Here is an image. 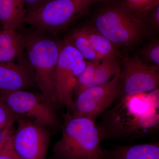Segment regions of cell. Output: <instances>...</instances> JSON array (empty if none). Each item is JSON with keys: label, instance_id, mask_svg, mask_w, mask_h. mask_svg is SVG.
Returning <instances> with one entry per match:
<instances>
[{"label": "cell", "instance_id": "6da1fadb", "mask_svg": "<svg viewBox=\"0 0 159 159\" xmlns=\"http://www.w3.org/2000/svg\"><path fill=\"white\" fill-rule=\"evenodd\" d=\"M96 124L102 140L133 141L150 136L159 127V89L118 97Z\"/></svg>", "mask_w": 159, "mask_h": 159}, {"label": "cell", "instance_id": "7a4b0ae2", "mask_svg": "<svg viewBox=\"0 0 159 159\" xmlns=\"http://www.w3.org/2000/svg\"><path fill=\"white\" fill-rule=\"evenodd\" d=\"M102 139L96 123L85 117L68 113L60 139L53 146L54 159H104Z\"/></svg>", "mask_w": 159, "mask_h": 159}, {"label": "cell", "instance_id": "3957f363", "mask_svg": "<svg viewBox=\"0 0 159 159\" xmlns=\"http://www.w3.org/2000/svg\"><path fill=\"white\" fill-rule=\"evenodd\" d=\"M93 26L116 47L132 48L148 32L145 18L131 11L125 3L101 11Z\"/></svg>", "mask_w": 159, "mask_h": 159}, {"label": "cell", "instance_id": "277c9868", "mask_svg": "<svg viewBox=\"0 0 159 159\" xmlns=\"http://www.w3.org/2000/svg\"><path fill=\"white\" fill-rule=\"evenodd\" d=\"M25 48L42 94L51 104L56 102L55 77L61 44L40 34L25 37Z\"/></svg>", "mask_w": 159, "mask_h": 159}, {"label": "cell", "instance_id": "5b68a950", "mask_svg": "<svg viewBox=\"0 0 159 159\" xmlns=\"http://www.w3.org/2000/svg\"><path fill=\"white\" fill-rule=\"evenodd\" d=\"M99 0H51L26 14L25 22L39 32L54 33L64 29Z\"/></svg>", "mask_w": 159, "mask_h": 159}, {"label": "cell", "instance_id": "8992f818", "mask_svg": "<svg viewBox=\"0 0 159 159\" xmlns=\"http://www.w3.org/2000/svg\"><path fill=\"white\" fill-rule=\"evenodd\" d=\"M86 61L77 49L65 41L61 44L55 77L56 102L70 109L77 79Z\"/></svg>", "mask_w": 159, "mask_h": 159}, {"label": "cell", "instance_id": "52a82bcc", "mask_svg": "<svg viewBox=\"0 0 159 159\" xmlns=\"http://www.w3.org/2000/svg\"><path fill=\"white\" fill-rule=\"evenodd\" d=\"M0 98L14 114L25 116L43 127L54 128L59 125V120L52 104L42 94L26 90L0 93Z\"/></svg>", "mask_w": 159, "mask_h": 159}, {"label": "cell", "instance_id": "ba28073f", "mask_svg": "<svg viewBox=\"0 0 159 159\" xmlns=\"http://www.w3.org/2000/svg\"><path fill=\"white\" fill-rule=\"evenodd\" d=\"M120 72L108 82L82 91L72 104V115L85 117L96 122L97 118L120 96Z\"/></svg>", "mask_w": 159, "mask_h": 159}, {"label": "cell", "instance_id": "9c48e42d", "mask_svg": "<svg viewBox=\"0 0 159 159\" xmlns=\"http://www.w3.org/2000/svg\"><path fill=\"white\" fill-rule=\"evenodd\" d=\"M122 59L119 97L149 93L159 89V67L147 64L138 56L123 57Z\"/></svg>", "mask_w": 159, "mask_h": 159}, {"label": "cell", "instance_id": "30bf717a", "mask_svg": "<svg viewBox=\"0 0 159 159\" xmlns=\"http://www.w3.org/2000/svg\"><path fill=\"white\" fill-rule=\"evenodd\" d=\"M16 121L18 127L12 139L16 152L23 159H46L50 136L45 127L19 116Z\"/></svg>", "mask_w": 159, "mask_h": 159}, {"label": "cell", "instance_id": "8fae6325", "mask_svg": "<svg viewBox=\"0 0 159 159\" xmlns=\"http://www.w3.org/2000/svg\"><path fill=\"white\" fill-rule=\"evenodd\" d=\"M32 75L22 63H0V93L26 90L33 84Z\"/></svg>", "mask_w": 159, "mask_h": 159}, {"label": "cell", "instance_id": "7c38bea8", "mask_svg": "<svg viewBox=\"0 0 159 159\" xmlns=\"http://www.w3.org/2000/svg\"><path fill=\"white\" fill-rule=\"evenodd\" d=\"M106 159H159V143L116 146L111 150L102 149Z\"/></svg>", "mask_w": 159, "mask_h": 159}, {"label": "cell", "instance_id": "4fadbf2b", "mask_svg": "<svg viewBox=\"0 0 159 159\" xmlns=\"http://www.w3.org/2000/svg\"><path fill=\"white\" fill-rule=\"evenodd\" d=\"M26 13L24 0H0V22L3 29L16 31L25 22Z\"/></svg>", "mask_w": 159, "mask_h": 159}, {"label": "cell", "instance_id": "5bb4252c", "mask_svg": "<svg viewBox=\"0 0 159 159\" xmlns=\"http://www.w3.org/2000/svg\"><path fill=\"white\" fill-rule=\"evenodd\" d=\"M25 49V37L13 30L0 31V63L14 61L22 56Z\"/></svg>", "mask_w": 159, "mask_h": 159}, {"label": "cell", "instance_id": "9a60e30c", "mask_svg": "<svg viewBox=\"0 0 159 159\" xmlns=\"http://www.w3.org/2000/svg\"><path fill=\"white\" fill-rule=\"evenodd\" d=\"M82 29L87 35L94 50L101 58L117 57L122 59L123 56L117 47L93 26H86Z\"/></svg>", "mask_w": 159, "mask_h": 159}, {"label": "cell", "instance_id": "2e32d148", "mask_svg": "<svg viewBox=\"0 0 159 159\" xmlns=\"http://www.w3.org/2000/svg\"><path fill=\"white\" fill-rule=\"evenodd\" d=\"M122 62L117 57L101 59L87 88L101 85L108 82L120 70Z\"/></svg>", "mask_w": 159, "mask_h": 159}, {"label": "cell", "instance_id": "e0dca14e", "mask_svg": "<svg viewBox=\"0 0 159 159\" xmlns=\"http://www.w3.org/2000/svg\"><path fill=\"white\" fill-rule=\"evenodd\" d=\"M65 41L73 46L88 61L102 59L94 50L89 39L82 28L73 31Z\"/></svg>", "mask_w": 159, "mask_h": 159}, {"label": "cell", "instance_id": "ac0fdd59", "mask_svg": "<svg viewBox=\"0 0 159 159\" xmlns=\"http://www.w3.org/2000/svg\"><path fill=\"white\" fill-rule=\"evenodd\" d=\"M101 60L86 61L85 68L77 78L74 91V95L76 97L87 88L89 84L93 79L95 71Z\"/></svg>", "mask_w": 159, "mask_h": 159}, {"label": "cell", "instance_id": "d6986e66", "mask_svg": "<svg viewBox=\"0 0 159 159\" xmlns=\"http://www.w3.org/2000/svg\"><path fill=\"white\" fill-rule=\"evenodd\" d=\"M125 4L131 11L145 18L147 13L159 6V0H125Z\"/></svg>", "mask_w": 159, "mask_h": 159}, {"label": "cell", "instance_id": "ffe728a7", "mask_svg": "<svg viewBox=\"0 0 159 159\" xmlns=\"http://www.w3.org/2000/svg\"><path fill=\"white\" fill-rule=\"evenodd\" d=\"M144 59L154 64L159 67V42L157 40L152 41L145 45L140 51Z\"/></svg>", "mask_w": 159, "mask_h": 159}, {"label": "cell", "instance_id": "44dd1931", "mask_svg": "<svg viewBox=\"0 0 159 159\" xmlns=\"http://www.w3.org/2000/svg\"><path fill=\"white\" fill-rule=\"evenodd\" d=\"M18 117L0 98V130L4 129L10 122H16Z\"/></svg>", "mask_w": 159, "mask_h": 159}, {"label": "cell", "instance_id": "7402d4cb", "mask_svg": "<svg viewBox=\"0 0 159 159\" xmlns=\"http://www.w3.org/2000/svg\"><path fill=\"white\" fill-rule=\"evenodd\" d=\"M12 134L8 138L2 147L0 151V159H23L15 149Z\"/></svg>", "mask_w": 159, "mask_h": 159}, {"label": "cell", "instance_id": "603a6c76", "mask_svg": "<svg viewBox=\"0 0 159 159\" xmlns=\"http://www.w3.org/2000/svg\"><path fill=\"white\" fill-rule=\"evenodd\" d=\"M28 12L37 9L51 0H24Z\"/></svg>", "mask_w": 159, "mask_h": 159}, {"label": "cell", "instance_id": "cb8c5ba5", "mask_svg": "<svg viewBox=\"0 0 159 159\" xmlns=\"http://www.w3.org/2000/svg\"><path fill=\"white\" fill-rule=\"evenodd\" d=\"M153 12L150 19V23L153 29L158 30L159 29V6L153 9Z\"/></svg>", "mask_w": 159, "mask_h": 159}, {"label": "cell", "instance_id": "d4e9b609", "mask_svg": "<svg viewBox=\"0 0 159 159\" xmlns=\"http://www.w3.org/2000/svg\"><path fill=\"white\" fill-rule=\"evenodd\" d=\"M11 134L9 135L6 136V137H5L4 139H3V140L0 142V151H1V149H2V147L3 145H4V144H5V142H6L7 139H8V138H9V136H10Z\"/></svg>", "mask_w": 159, "mask_h": 159}]
</instances>
